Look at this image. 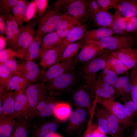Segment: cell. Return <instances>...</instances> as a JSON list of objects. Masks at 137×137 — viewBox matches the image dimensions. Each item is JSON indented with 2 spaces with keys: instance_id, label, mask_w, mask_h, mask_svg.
<instances>
[{
  "instance_id": "cell-1",
  "label": "cell",
  "mask_w": 137,
  "mask_h": 137,
  "mask_svg": "<svg viewBox=\"0 0 137 137\" xmlns=\"http://www.w3.org/2000/svg\"><path fill=\"white\" fill-rule=\"evenodd\" d=\"M90 0H58L54 6L62 14L70 15L80 24H86L90 18L89 5Z\"/></svg>"
},
{
  "instance_id": "cell-2",
  "label": "cell",
  "mask_w": 137,
  "mask_h": 137,
  "mask_svg": "<svg viewBox=\"0 0 137 137\" xmlns=\"http://www.w3.org/2000/svg\"><path fill=\"white\" fill-rule=\"evenodd\" d=\"M107 55L106 50L90 61L83 63L79 73V76L83 78L93 95L98 81L96 76L99 71L104 68Z\"/></svg>"
},
{
  "instance_id": "cell-3",
  "label": "cell",
  "mask_w": 137,
  "mask_h": 137,
  "mask_svg": "<svg viewBox=\"0 0 137 137\" xmlns=\"http://www.w3.org/2000/svg\"><path fill=\"white\" fill-rule=\"evenodd\" d=\"M62 14L53 5L38 18L37 35L42 38L46 35L55 32L61 24Z\"/></svg>"
},
{
  "instance_id": "cell-4",
  "label": "cell",
  "mask_w": 137,
  "mask_h": 137,
  "mask_svg": "<svg viewBox=\"0 0 137 137\" xmlns=\"http://www.w3.org/2000/svg\"><path fill=\"white\" fill-rule=\"evenodd\" d=\"M137 38L135 34L127 36L113 35L99 40L87 41L93 43L102 49L113 51L132 48L136 43Z\"/></svg>"
},
{
  "instance_id": "cell-5",
  "label": "cell",
  "mask_w": 137,
  "mask_h": 137,
  "mask_svg": "<svg viewBox=\"0 0 137 137\" xmlns=\"http://www.w3.org/2000/svg\"><path fill=\"white\" fill-rule=\"evenodd\" d=\"M38 16L27 23L21 30L18 41L17 57L23 59L29 45L37 33Z\"/></svg>"
},
{
  "instance_id": "cell-6",
  "label": "cell",
  "mask_w": 137,
  "mask_h": 137,
  "mask_svg": "<svg viewBox=\"0 0 137 137\" xmlns=\"http://www.w3.org/2000/svg\"><path fill=\"white\" fill-rule=\"evenodd\" d=\"M78 81L74 67L47 82L45 85L47 91L55 94L69 90L75 86Z\"/></svg>"
},
{
  "instance_id": "cell-7",
  "label": "cell",
  "mask_w": 137,
  "mask_h": 137,
  "mask_svg": "<svg viewBox=\"0 0 137 137\" xmlns=\"http://www.w3.org/2000/svg\"><path fill=\"white\" fill-rule=\"evenodd\" d=\"M45 84L39 81L34 84H31L26 89L25 91L28 102V117L32 119L38 104L47 95Z\"/></svg>"
},
{
  "instance_id": "cell-8",
  "label": "cell",
  "mask_w": 137,
  "mask_h": 137,
  "mask_svg": "<svg viewBox=\"0 0 137 137\" xmlns=\"http://www.w3.org/2000/svg\"><path fill=\"white\" fill-rule=\"evenodd\" d=\"M97 102L110 112L115 116L125 129L133 124V121L127 116L124 105L120 102L109 99L98 97Z\"/></svg>"
},
{
  "instance_id": "cell-9",
  "label": "cell",
  "mask_w": 137,
  "mask_h": 137,
  "mask_svg": "<svg viewBox=\"0 0 137 137\" xmlns=\"http://www.w3.org/2000/svg\"><path fill=\"white\" fill-rule=\"evenodd\" d=\"M77 63L75 58L68 61L57 63L46 70H41L39 81L45 84L74 68Z\"/></svg>"
},
{
  "instance_id": "cell-10",
  "label": "cell",
  "mask_w": 137,
  "mask_h": 137,
  "mask_svg": "<svg viewBox=\"0 0 137 137\" xmlns=\"http://www.w3.org/2000/svg\"><path fill=\"white\" fill-rule=\"evenodd\" d=\"M115 91V98H118L124 103L131 99L133 83L131 76L128 74L118 77L113 85Z\"/></svg>"
},
{
  "instance_id": "cell-11",
  "label": "cell",
  "mask_w": 137,
  "mask_h": 137,
  "mask_svg": "<svg viewBox=\"0 0 137 137\" xmlns=\"http://www.w3.org/2000/svg\"><path fill=\"white\" fill-rule=\"evenodd\" d=\"M93 96L90 88L85 83L75 91L73 94V99L79 107L87 109L90 112L94 100Z\"/></svg>"
},
{
  "instance_id": "cell-12",
  "label": "cell",
  "mask_w": 137,
  "mask_h": 137,
  "mask_svg": "<svg viewBox=\"0 0 137 137\" xmlns=\"http://www.w3.org/2000/svg\"><path fill=\"white\" fill-rule=\"evenodd\" d=\"M6 36L7 43L16 50L20 29L19 24L12 13L6 17Z\"/></svg>"
},
{
  "instance_id": "cell-13",
  "label": "cell",
  "mask_w": 137,
  "mask_h": 137,
  "mask_svg": "<svg viewBox=\"0 0 137 137\" xmlns=\"http://www.w3.org/2000/svg\"><path fill=\"white\" fill-rule=\"evenodd\" d=\"M96 45L89 42H85L78 55L75 58L77 63L82 64L88 62L105 51Z\"/></svg>"
},
{
  "instance_id": "cell-14",
  "label": "cell",
  "mask_w": 137,
  "mask_h": 137,
  "mask_svg": "<svg viewBox=\"0 0 137 137\" xmlns=\"http://www.w3.org/2000/svg\"><path fill=\"white\" fill-rule=\"evenodd\" d=\"M107 51L109 55L118 59L129 70L137 64V48Z\"/></svg>"
},
{
  "instance_id": "cell-15",
  "label": "cell",
  "mask_w": 137,
  "mask_h": 137,
  "mask_svg": "<svg viewBox=\"0 0 137 137\" xmlns=\"http://www.w3.org/2000/svg\"><path fill=\"white\" fill-rule=\"evenodd\" d=\"M54 94L49 93L38 104L32 118L36 116L44 118L52 115L54 112L57 102Z\"/></svg>"
},
{
  "instance_id": "cell-16",
  "label": "cell",
  "mask_w": 137,
  "mask_h": 137,
  "mask_svg": "<svg viewBox=\"0 0 137 137\" xmlns=\"http://www.w3.org/2000/svg\"><path fill=\"white\" fill-rule=\"evenodd\" d=\"M88 28L86 24L79 23L74 27L62 39L60 45L62 52L68 45L84 38Z\"/></svg>"
},
{
  "instance_id": "cell-17",
  "label": "cell",
  "mask_w": 137,
  "mask_h": 137,
  "mask_svg": "<svg viewBox=\"0 0 137 137\" xmlns=\"http://www.w3.org/2000/svg\"><path fill=\"white\" fill-rule=\"evenodd\" d=\"M25 91H13L14 117L16 119L24 117L29 119L28 117V102Z\"/></svg>"
},
{
  "instance_id": "cell-18",
  "label": "cell",
  "mask_w": 137,
  "mask_h": 137,
  "mask_svg": "<svg viewBox=\"0 0 137 137\" xmlns=\"http://www.w3.org/2000/svg\"><path fill=\"white\" fill-rule=\"evenodd\" d=\"M14 106L13 91L5 90L0 95V116L6 115L15 118Z\"/></svg>"
},
{
  "instance_id": "cell-19",
  "label": "cell",
  "mask_w": 137,
  "mask_h": 137,
  "mask_svg": "<svg viewBox=\"0 0 137 137\" xmlns=\"http://www.w3.org/2000/svg\"><path fill=\"white\" fill-rule=\"evenodd\" d=\"M20 64L21 73L29 82L35 83L39 80L41 70L34 61H25Z\"/></svg>"
},
{
  "instance_id": "cell-20",
  "label": "cell",
  "mask_w": 137,
  "mask_h": 137,
  "mask_svg": "<svg viewBox=\"0 0 137 137\" xmlns=\"http://www.w3.org/2000/svg\"><path fill=\"white\" fill-rule=\"evenodd\" d=\"M86 109L78 107L72 112L67 129V132L71 133L74 131L84 123L88 116Z\"/></svg>"
},
{
  "instance_id": "cell-21",
  "label": "cell",
  "mask_w": 137,
  "mask_h": 137,
  "mask_svg": "<svg viewBox=\"0 0 137 137\" xmlns=\"http://www.w3.org/2000/svg\"><path fill=\"white\" fill-rule=\"evenodd\" d=\"M62 52L60 45L46 52L41 58L39 64L41 70L44 71L57 63Z\"/></svg>"
},
{
  "instance_id": "cell-22",
  "label": "cell",
  "mask_w": 137,
  "mask_h": 137,
  "mask_svg": "<svg viewBox=\"0 0 137 137\" xmlns=\"http://www.w3.org/2000/svg\"><path fill=\"white\" fill-rule=\"evenodd\" d=\"M62 41L56 31L46 35L41 40L39 57L41 58L47 51L60 45Z\"/></svg>"
},
{
  "instance_id": "cell-23",
  "label": "cell",
  "mask_w": 137,
  "mask_h": 137,
  "mask_svg": "<svg viewBox=\"0 0 137 137\" xmlns=\"http://www.w3.org/2000/svg\"><path fill=\"white\" fill-rule=\"evenodd\" d=\"M84 42V37L68 45L59 56L57 63L68 61L75 58Z\"/></svg>"
},
{
  "instance_id": "cell-24",
  "label": "cell",
  "mask_w": 137,
  "mask_h": 137,
  "mask_svg": "<svg viewBox=\"0 0 137 137\" xmlns=\"http://www.w3.org/2000/svg\"><path fill=\"white\" fill-rule=\"evenodd\" d=\"M105 112L108 123L109 134L111 137H124L125 129L116 117L105 108Z\"/></svg>"
},
{
  "instance_id": "cell-25",
  "label": "cell",
  "mask_w": 137,
  "mask_h": 137,
  "mask_svg": "<svg viewBox=\"0 0 137 137\" xmlns=\"http://www.w3.org/2000/svg\"><path fill=\"white\" fill-rule=\"evenodd\" d=\"M58 129V125L55 122L44 123L33 127L32 137H48L56 133Z\"/></svg>"
},
{
  "instance_id": "cell-26",
  "label": "cell",
  "mask_w": 137,
  "mask_h": 137,
  "mask_svg": "<svg viewBox=\"0 0 137 137\" xmlns=\"http://www.w3.org/2000/svg\"><path fill=\"white\" fill-rule=\"evenodd\" d=\"M31 84L21 73H19L13 75L5 90L12 91H24Z\"/></svg>"
},
{
  "instance_id": "cell-27",
  "label": "cell",
  "mask_w": 137,
  "mask_h": 137,
  "mask_svg": "<svg viewBox=\"0 0 137 137\" xmlns=\"http://www.w3.org/2000/svg\"><path fill=\"white\" fill-rule=\"evenodd\" d=\"M114 18V14H112L108 10L99 8L93 20L95 24L97 26L110 28Z\"/></svg>"
},
{
  "instance_id": "cell-28",
  "label": "cell",
  "mask_w": 137,
  "mask_h": 137,
  "mask_svg": "<svg viewBox=\"0 0 137 137\" xmlns=\"http://www.w3.org/2000/svg\"><path fill=\"white\" fill-rule=\"evenodd\" d=\"M115 34L109 28L100 27L90 29L87 31L84 37V41L99 40Z\"/></svg>"
},
{
  "instance_id": "cell-29",
  "label": "cell",
  "mask_w": 137,
  "mask_h": 137,
  "mask_svg": "<svg viewBox=\"0 0 137 137\" xmlns=\"http://www.w3.org/2000/svg\"><path fill=\"white\" fill-rule=\"evenodd\" d=\"M116 8L125 18L137 17L136 0H122Z\"/></svg>"
},
{
  "instance_id": "cell-30",
  "label": "cell",
  "mask_w": 137,
  "mask_h": 137,
  "mask_svg": "<svg viewBox=\"0 0 137 137\" xmlns=\"http://www.w3.org/2000/svg\"><path fill=\"white\" fill-rule=\"evenodd\" d=\"M28 3L27 0H19L12 10V13L19 24L20 31L25 22Z\"/></svg>"
},
{
  "instance_id": "cell-31",
  "label": "cell",
  "mask_w": 137,
  "mask_h": 137,
  "mask_svg": "<svg viewBox=\"0 0 137 137\" xmlns=\"http://www.w3.org/2000/svg\"><path fill=\"white\" fill-rule=\"evenodd\" d=\"M107 54L106 59L104 68L113 71L118 76L126 73L129 70L118 59L109 55L107 50Z\"/></svg>"
},
{
  "instance_id": "cell-32",
  "label": "cell",
  "mask_w": 137,
  "mask_h": 137,
  "mask_svg": "<svg viewBox=\"0 0 137 137\" xmlns=\"http://www.w3.org/2000/svg\"><path fill=\"white\" fill-rule=\"evenodd\" d=\"M79 23L76 19L71 16L63 14L61 24L56 32L62 39L74 27Z\"/></svg>"
},
{
  "instance_id": "cell-33",
  "label": "cell",
  "mask_w": 137,
  "mask_h": 137,
  "mask_svg": "<svg viewBox=\"0 0 137 137\" xmlns=\"http://www.w3.org/2000/svg\"><path fill=\"white\" fill-rule=\"evenodd\" d=\"M15 118L8 116H0V137H10L16 124Z\"/></svg>"
},
{
  "instance_id": "cell-34",
  "label": "cell",
  "mask_w": 137,
  "mask_h": 137,
  "mask_svg": "<svg viewBox=\"0 0 137 137\" xmlns=\"http://www.w3.org/2000/svg\"><path fill=\"white\" fill-rule=\"evenodd\" d=\"M42 38L37 35L28 47L23 59L25 61H35L39 57L41 44Z\"/></svg>"
},
{
  "instance_id": "cell-35",
  "label": "cell",
  "mask_w": 137,
  "mask_h": 137,
  "mask_svg": "<svg viewBox=\"0 0 137 137\" xmlns=\"http://www.w3.org/2000/svg\"><path fill=\"white\" fill-rule=\"evenodd\" d=\"M16 119L15 125L10 137H28L29 119L24 117Z\"/></svg>"
},
{
  "instance_id": "cell-36",
  "label": "cell",
  "mask_w": 137,
  "mask_h": 137,
  "mask_svg": "<svg viewBox=\"0 0 137 137\" xmlns=\"http://www.w3.org/2000/svg\"><path fill=\"white\" fill-rule=\"evenodd\" d=\"M115 9V12L114 14L115 18L110 28L115 34L123 35L124 36L129 35L126 30V18L121 14L116 8Z\"/></svg>"
},
{
  "instance_id": "cell-37",
  "label": "cell",
  "mask_w": 137,
  "mask_h": 137,
  "mask_svg": "<svg viewBox=\"0 0 137 137\" xmlns=\"http://www.w3.org/2000/svg\"><path fill=\"white\" fill-rule=\"evenodd\" d=\"M94 115L96 118L97 127L102 133L107 134L109 133L108 123L105 114V108H96Z\"/></svg>"
},
{
  "instance_id": "cell-38",
  "label": "cell",
  "mask_w": 137,
  "mask_h": 137,
  "mask_svg": "<svg viewBox=\"0 0 137 137\" xmlns=\"http://www.w3.org/2000/svg\"><path fill=\"white\" fill-rule=\"evenodd\" d=\"M72 112L71 107L69 104L57 103L53 114L58 119L63 121L70 117Z\"/></svg>"
},
{
  "instance_id": "cell-39",
  "label": "cell",
  "mask_w": 137,
  "mask_h": 137,
  "mask_svg": "<svg viewBox=\"0 0 137 137\" xmlns=\"http://www.w3.org/2000/svg\"><path fill=\"white\" fill-rule=\"evenodd\" d=\"M14 74L2 64H0V95L5 90L9 80Z\"/></svg>"
},
{
  "instance_id": "cell-40",
  "label": "cell",
  "mask_w": 137,
  "mask_h": 137,
  "mask_svg": "<svg viewBox=\"0 0 137 137\" xmlns=\"http://www.w3.org/2000/svg\"><path fill=\"white\" fill-rule=\"evenodd\" d=\"M118 76L113 71L104 68L102 70L98 79L113 86L117 79Z\"/></svg>"
},
{
  "instance_id": "cell-41",
  "label": "cell",
  "mask_w": 137,
  "mask_h": 137,
  "mask_svg": "<svg viewBox=\"0 0 137 137\" xmlns=\"http://www.w3.org/2000/svg\"><path fill=\"white\" fill-rule=\"evenodd\" d=\"M19 0H0V15L5 17L11 13Z\"/></svg>"
},
{
  "instance_id": "cell-42",
  "label": "cell",
  "mask_w": 137,
  "mask_h": 137,
  "mask_svg": "<svg viewBox=\"0 0 137 137\" xmlns=\"http://www.w3.org/2000/svg\"><path fill=\"white\" fill-rule=\"evenodd\" d=\"M37 9L35 0L28 2L25 22L27 23L37 17Z\"/></svg>"
},
{
  "instance_id": "cell-43",
  "label": "cell",
  "mask_w": 137,
  "mask_h": 137,
  "mask_svg": "<svg viewBox=\"0 0 137 137\" xmlns=\"http://www.w3.org/2000/svg\"><path fill=\"white\" fill-rule=\"evenodd\" d=\"M131 76L133 83L131 97L132 100L137 106V64L133 68Z\"/></svg>"
},
{
  "instance_id": "cell-44",
  "label": "cell",
  "mask_w": 137,
  "mask_h": 137,
  "mask_svg": "<svg viewBox=\"0 0 137 137\" xmlns=\"http://www.w3.org/2000/svg\"><path fill=\"white\" fill-rule=\"evenodd\" d=\"M15 57H18L16 50L10 48L5 49L0 51V64L5 63Z\"/></svg>"
},
{
  "instance_id": "cell-45",
  "label": "cell",
  "mask_w": 137,
  "mask_h": 137,
  "mask_svg": "<svg viewBox=\"0 0 137 137\" xmlns=\"http://www.w3.org/2000/svg\"><path fill=\"white\" fill-rule=\"evenodd\" d=\"M124 103L125 112L127 116L133 121V117L137 113V106L131 99L127 100Z\"/></svg>"
},
{
  "instance_id": "cell-46",
  "label": "cell",
  "mask_w": 137,
  "mask_h": 137,
  "mask_svg": "<svg viewBox=\"0 0 137 137\" xmlns=\"http://www.w3.org/2000/svg\"><path fill=\"white\" fill-rule=\"evenodd\" d=\"M126 19L127 33L129 35L137 33V17H133Z\"/></svg>"
},
{
  "instance_id": "cell-47",
  "label": "cell",
  "mask_w": 137,
  "mask_h": 137,
  "mask_svg": "<svg viewBox=\"0 0 137 137\" xmlns=\"http://www.w3.org/2000/svg\"><path fill=\"white\" fill-rule=\"evenodd\" d=\"M122 0H96L99 8L108 10L109 9L116 8Z\"/></svg>"
},
{
  "instance_id": "cell-48",
  "label": "cell",
  "mask_w": 137,
  "mask_h": 137,
  "mask_svg": "<svg viewBox=\"0 0 137 137\" xmlns=\"http://www.w3.org/2000/svg\"><path fill=\"white\" fill-rule=\"evenodd\" d=\"M0 64H2L14 74L21 73L20 64L18 63L15 58H12L5 63Z\"/></svg>"
},
{
  "instance_id": "cell-49",
  "label": "cell",
  "mask_w": 137,
  "mask_h": 137,
  "mask_svg": "<svg viewBox=\"0 0 137 137\" xmlns=\"http://www.w3.org/2000/svg\"><path fill=\"white\" fill-rule=\"evenodd\" d=\"M95 106H93L89 112V117L87 128L83 137H92V134L93 129V121L96 109Z\"/></svg>"
},
{
  "instance_id": "cell-50",
  "label": "cell",
  "mask_w": 137,
  "mask_h": 137,
  "mask_svg": "<svg viewBox=\"0 0 137 137\" xmlns=\"http://www.w3.org/2000/svg\"><path fill=\"white\" fill-rule=\"evenodd\" d=\"M96 86H98L105 92L110 95L114 99L115 98V91L112 85L107 83L101 80L98 79Z\"/></svg>"
},
{
  "instance_id": "cell-51",
  "label": "cell",
  "mask_w": 137,
  "mask_h": 137,
  "mask_svg": "<svg viewBox=\"0 0 137 137\" xmlns=\"http://www.w3.org/2000/svg\"><path fill=\"white\" fill-rule=\"evenodd\" d=\"M37 6L38 18L41 17L47 9L48 4V0H35Z\"/></svg>"
},
{
  "instance_id": "cell-52",
  "label": "cell",
  "mask_w": 137,
  "mask_h": 137,
  "mask_svg": "<svg viewBox=\"0 0 137 137\" xmlns=\"http://www.w3.org/2000/svg\"><path fill=\"white\" fill-rule=\"evenodd\" d=\"M99 8L96 0H90L89 5V12L90 18L93 19L95 13Z\"/></svg>"
},
{
  "instance_id": "cell-53",
  "label": "cell",
  "mask_w": 137,
  "mask_h": 137,
  "mask_svg": "<svg viewBox=\"0 0 137 137\" xmlns=\"http://www.w3.org/2000/svg\"><path fill=\"white\" fill-rule=\"evenodd\" d=\"M94 95L98 97L109 99L112 100L114 99L110 95L105 92L101 88L96 86L94 92Z\"/></svg>"
},
{
  "instance_id": "cell-54",
  "label": "cell",
  "mask_w": 137,
  "mask_h": 137,
  "mask_svg": "<svg viewBox=\"0 0 137 137\" xmlns=\"http://www.w3.org/2000/svg\"><path fill=\"white\" fill-rule=\"evenodd\" d=\"M6 17L0 15V35L6 36Z\"/></svg>"
},
{
  "instance_id": "cell-55",
  "label": "cell",
  "mask_w": 137,
  "mask_h": 137,
  "mask_svg": "<svg viewBox=\"0 0 137 137\" xmlns=\"http://www.w3.org/2000/svg\"><path fill=\"white\" fill-rule=\"evenodd\" d=\"M92 137H107L106 134L103 133L99 129L97 126L93 129L92 134Z\"/></svg>"
},
{
  "instance_id": "cell-56",
  "label": "cell",
  "mask_w": 137,
  "mask_h": 137,
  "mask_svg": "<svg viewBox=\"0 0 137 137\" xmlns=\"http://www.w3.org/2000/svg\"><path fill=\"white\" fill-rule=\"evenodd\" d=\"M7 43L6 37L0 35V51L4 49Z\"/></svg>"
},
{
  "instance_id": "cell-57",
  "label": "cell",
  "mask_w": 137,
  "mask_h": 137,
  "mask_svg": "<svg viewBox=\"0 0 137 137\" xmlns=\"http://www.w3.org/2000/svg\"><path fill=\"white\" fill-rule=\"evenodd\" d=\"M132 125L133 126L132 131L129 137H137V121Z\"/></svg>"
},
{
  "instance_id": "cell-58",
  "label": "cell",
  "mask_w": 137,
  "mask_h": 137,
  "mask_svg": "<svg viewBox=\"0 0 137 137\" xmlns=\"http://www.w3.org/2000/svg\"><path fill=\"white\" fill-rule=\"evenodd\" d=\"M48 137H63V136L61 135L56 133L52 134Z\"/></svg>"
}]
</instances>
